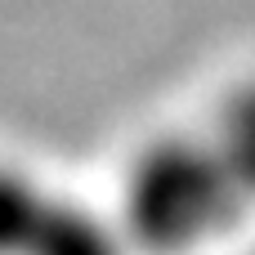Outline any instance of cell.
Returning <instances> with one entry per match:
<instances>
[{
  "label": "cell",
  "mask_w": 255,
  "mask_h": 255,
  "mask_svg": "<svg viewBox=\"0 0 255 255\" xmlns=\"http://www.w3.org/2000/svg\"><path fill=\"white\" fill-rule=\"evenodd\" d=\"M251 197L233 179L220 148L193 134H166L134 152L121 184V229L130 247L157 255L197 251L224 238Z\"/></svg>",
  "instance_id": "obj_1"
},
{
  "label": "cell",
  "mask_w": 255,
  "mask_h": 255,
  "mask_svg": "<svg viewBox=\"0 0 255 255\" xmlns=\"http://www.w3.org/2000/svg\"><path fill=\"white\" fill-rule=\"evenodd\" d=\"M121 220L81 197L45 188L18 166H0V255H126Z\"/></svg>",
  "instance_id": "obj_2"
},
{
  "label": "cell",
  "mask_w": 255,
  "mask_h": 255,
  "mask_svg": "<svg viewBox=\"0 0 255 255\" xmlns=\"http://www.w3.org/2000/svg\"><path fill=\"white\" fill-rule=\"evenodd\" d=\"M211 143L229 161L242 193L255 202V76L224 94V103L215 112V126H211Z\"/></svg>",
  "instance_id": "obj_3"
}]
</instances>
